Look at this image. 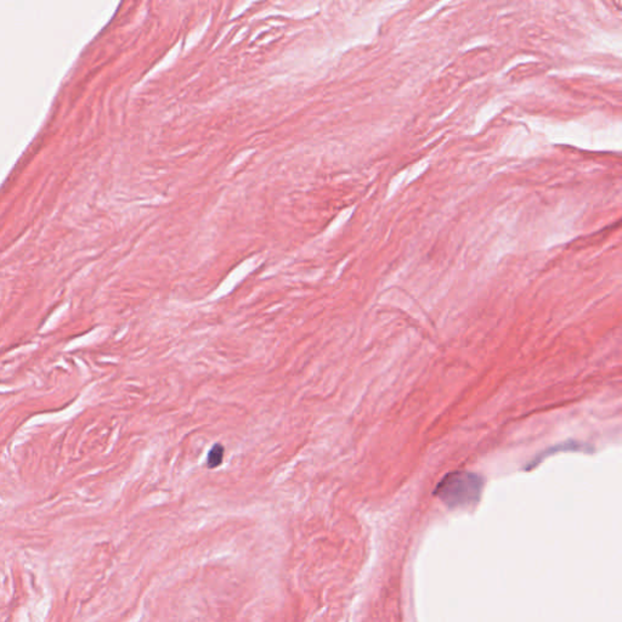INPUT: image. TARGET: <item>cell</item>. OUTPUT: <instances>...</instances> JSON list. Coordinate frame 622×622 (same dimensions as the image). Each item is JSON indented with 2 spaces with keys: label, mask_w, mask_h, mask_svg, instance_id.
Returning a JSON list of instances; mask_svg holds the SVG:
<instances>
[{
  "label": "cell",
  "mask_w": 622,
  "mask_h": 622,
  "mask_svg": "<svg viewBox=\"0 0 622 622\" xmlns=\"http://www.w3.org/2000/svg\"><path fill=\"white\" fill-rule=\"evenodd\" d=\"M224 447L223 445H220V444H217V445H214L212 447V450L208 453V458H207V463L208 466H211V468H215V466L220 465L221 462H223L224 458Z\"/></svg>",
  "instance_id": "2"
},
{
  "label": "cell",
  "mask_w": 622,
  "mask_h": 622,
  "mask_svg": "<svg viewBox=\"0 0 622 622\" xmlns=\"http://www.w3.org/2000/svg\"><path fill=\"white\" fill-rule=\"evenodd\" d=\"M484 480L472 472H451L441 479L435 488L437 497L450 508L475 504L480 498Z\"/></svg>",
  "instance_id": "1"
}]
</instances>
